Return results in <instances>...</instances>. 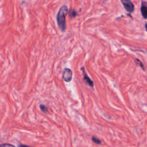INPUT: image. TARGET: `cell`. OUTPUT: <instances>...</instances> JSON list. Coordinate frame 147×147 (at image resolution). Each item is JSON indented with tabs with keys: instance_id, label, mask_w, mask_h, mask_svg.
<instances>
[{
	"instance_id": "52a82bcc",
	"label": "cell",
	"mask_w": 147,
	"mask_h": 147,
	"mask_svg": "<svg viewBox=\"0 0 147 147\" xmlns=\"http://www.w3.org/2000/svg\"><path fill=\"white\" fill-rule=\"evenodd\" d=\"M40 108L41 109V110L44 112V113H47L48 112V109H47V107L44 105H41L40 106Z\"/></svg>"
},
{
	"instance_id": "7a4b0ae2",
	"label": "cell",
	"mask_w": 147,
	"mask_h": 147,
	"mask_svg": "<svg viewBox=\"0 0 147 147\" xmlns=\"http://www.w3.org/2000/svg\"><path fill=\"white\" fill-rule=\"evenodd\" d=\"M121 3L128 12L131 13L134 11V5L130 0H121Z\"/></svg>"
},
{
	"instance_id": "5b68a950",
	"label": "cell",
	"mask_w": 147,
	"mask_h": 147,
	"mask_svg": "<svg viewBox=\"0 0 147 147\" xmlns=\"http://www.w3.org/2000/svg\"><path fill=\"white\" fill-rule=\"evenodd\" d=\"M141 11L142 15L144 17V18L147 19V7L145 6H142Z\"/></svg>"
},
{
	"instance_id": "6da1fadb",
	"label": "cell",
	"mask_w": 147,
	"mask_h": 147,
	"mask_svg": "<svg viewBox=\"0 0 147 147\" xmlns=\"http://www.w3.org/2000/svg\"><path fill=\"white\" fill-rule=\"evenodd\" d=\"M68 10L67 7L64 5L62 7H61L57 15V23L59 29L62 32H64L66 28V17L68 13Z\"/></svg>"
},
{
	"instance_id": "3957f363",
	"label": "cell",
	"mask_w": 147,
	"mask_h": 147,
	"mask_svg": "<svg viewBox=\"0 0 147 147\" xmlns=\"http://www.w3.org/2000/svg\"><path fill=\"white\" fill-rule=\"evenodd\" d=\"M72 72L69 68H65L63 74V78L64 81L66 82H70L72 80Z\"/></svg>"
},
{
	"instance_id": "8992f818",
	"label": "cell",
	"mask_w": 147,
	"mask_h": 147,
	"mask_svg": "<svg viewBox=\"0 0 147 147\" xmlns=\"http://www.w3.org/2000/svg\"><path fill=\"white\" fill-rule=\"evenodd\" d=\"M91 139H92V141L94 142H95V143H96L97 144H101V141L99 139H98V138H96V137L93 136V137H92Z\"/></svg>"
},
{
	"instance_id": "9c48e42d",
	"label": "cell",
	"mask_w": 147,
	"mask_h": 147,
	"mask_svg": "<svg viewBox=\"0 0 147 147\" xmlns=\"http://www.w3.org/2000/svg\"><path fill=\"white\" fill-rule=\"evenodd\" d=\"M13 146L12 145H11V144H3V145H1V146L3 147V146Z\"/></svg>"
},
{
	"instance_id": "277c9868",
	"label": "cell",
	"mask_w": 147,
	"mask_h": 147,
	"mask_svg": "<svg viewBox=\"0 0 147 147\" xmlns=\"http://www.w3.org/2000/svg\"><path fill=\"white\" fill-rule=\"evenodd\" d=\"M81 70L83 71V79L86 81L87 84H88L90 87H93L94 86V83H93V81L91 80L90 78L89 77V76L86 74L85 70V68L83 67L81 68Z\"/></svg>"
},
{
	"instance_id": "ba28073f",
	"label": "cell",
	"mask_w": 147,
	"mask_h": 147,
	"mask_svg": "<svg viewBox=\"0 0 147 147\" xmlns=\"http://www.w3.org/2000/svg\"><path fill=\"white\" fill-rule=\"evenodd\" d=\"M77 13H76V12L75 11H72L71 12V13H70V16H71V17H75V16H77Z\"/></svg>"
},
{
	"instance_id": "30bf717a",
	"label": "cell",
	"mask_w": 147,
	"mask_h": 147,
	"mask_svg": "<svg viewBox=\"0 0 147 147\" xmlns=\"http://www.w3.org/2000/svg\"><path fill=\"white\" fill-rule=\"evenodd\" d=\"M145 27H146V31H147V24H146V26H145Z\"/></svg>"
}]
</instances>
